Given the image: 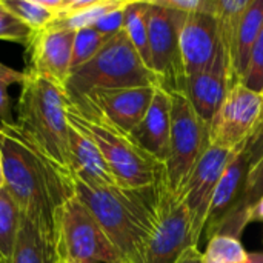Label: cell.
Listing matches in <instances>:
<instances>
[{
    "mask_svg": "<svg viewBox=\"0 0 263 263\" xmlns=\"http://www.w3.org/2000/svg\"><path fill=\"white\" fill-rule=\"evenodd\" d=\"M0 153L5 188L22 214L57 239L60 211L76 196L71 173L48 159L15 123L2 125Z\"/></svg>",
    "mask_w": 263,
    "mask_h": 263,
    "instance_id": "cell-1",
    "label": "cell"
},
{
    "mask_svg": "<svg viewBox=\"0 0 263 263\" xmlns=\"http://www.w3.org/2000/svg\"><path fill=\"white\" fill-rule=\"evenodd\" d=\"M76 196L96 217L125 263H137L153 234L168 182L151 188H89L76 182Z\"/></svg>",
    "mask_w": 263,
    "mask_h": 263,
    "instance_id": "cell-2",
    "label": "cell"
},
{
    "mask_svg": "<svg viewBox=\"0 0 263 263\" xmlns=\"http://www.w3.org/2000/svg\"><path fill=\"white\" fill-rule=\"evenodd\" d=\"M17 100V128L55 165L68 168L69 120L63 86L26 71Z\"/></svg>",
    "mask_w": 263,
    "mask_h": 263,
    "instance_id": "cell-3",
    "label": "cell"
},
{
    "mask_svg": "<svg viewBox=\"0 0 263 263\" xmlns=\"http://www.w3.org/2000/svg\"><path fill=\"white\" fill-rule=\"evenodd\" d=\"M68 120L86 131L103 154L117 186L151 188L166 180L165 165L140 149L128 134L119 131L88 108L68 103Z\"/></svg>",
    "mask_w": 263,
    "mask_h": 263,
    "instance_id": "cell-4",
    "label": "cell"
},
{
    "mask_svg": "<svg viewBox=\"0 0 263 263\" xmlns=\"http://www.w3.org/2000/svg\"><path fill=\"white\" fill-rule=\"evenodd\" d=\"M139 86L160 88V83L122 31L112 35L88 63L71 71L63 91L68 103H76L94 89Z\"/></svg>",
    "mask_w": 263,
    "mask_h": 263,
    "instance_id": "cell-5",
    "label": "cell"
},
{
    "mask_svg": "<svg viewBox=\"0 0 263 263\" xmlns=\"http://www.w3.org/2000/svg\"><path fill=\"white\" fill-rule=\"evenodd\" d=\"M171 139L165 163L168 188L180 197L194 166L210 148V125L194 111L183 92H170Z\"/></svg>",
    "mask_w": 263,
    "mask_h": 263,
    "instance_id": "cell-6",
    "label": "cell"
},
{
    "mask_svg": "<svg viewBox=\"0 0 263 263\" xmlns=\"http://www.w3.org/2000/svg\"><path fill=\"white\" fill-rule=\"evenodd\" d=\"M62 263H125L96 217L74 196L62 208L57 223Z\"/></svg>",
    "mask_w": 263,
    "mask_h": 263,
    "instance_id": "cell-7",
    "label": "cell"
},
{
    "mask_svg": "<svg viewBox=\"0 0 263 263\" xmlns=\"http://www.w3.org/2000/svg\"><path fill=\"white\" fill-rule=\"evenodd\" d=\"M186 14L149 2V52L151 71L166 92H183L186 76L180 51V31Z\"/></svg>",
    "mask_w": 263,
    "mask_h": 263,
    "instance_id": "cell-8",
    "label": "cell"
},
{
    "mask_svg": "<svg viewBox=\"0 0 263 263\" xmlns=\"http://www.w3.org/2000/svg\"><path fill=\"white\" fill-rule=\"evenodd\" d=\"M263 131V94L237 83L210 123V145L236 149Z\"/></svg>",
    "mask_w": 263,
    "mask_h": 263,
    "instance_id": "cell-9",
    "label": "cell"
},
{
    "mask_svg": "<svg viewBox=\"0 0 263 263\" xmlns=\"http://www.w3.org/2000/svg\"><path fill=\"white\" fill-rule=\"evenodd\" d=\"M197 245L190 211L168 188L162 197L157 225L137 263H177L188 248Z\"/></svg>",
    "mask_w": 263,
    "mask_h": 263,
    "instance_id": "cell-10",
    "label": "cell"
},
{
    "mask_svg": "<svg viewBox=\"0 0 263 263\" xmlns=\"http://www.w3.org/2000/svg\"><path fill=\"white\" fill-rule=\"evenodd\" d=\"M156 89L157 86L94 89L79 102L69 105L91 109L109 125L129 136L146 116Z\"/></svg>",
    "mask_w": 263,
    "mask_h": 263,
    "instance_id": "cell-11",
    "label": "cell"
},
{
    "mask_svg": "<svg viewBox=\"0 0 263 263\" xmlns=\"http://www.w3.org/2000/svg\"><path fill=\"white\" fill-rule=\"evenodd\" d=\"M239 148L222 149V148H216V146L210 145V148L203 153V156L194 166V170L179 197L185 203L186 210L191 214L193 230L199 240L205 230L208 208H210L211 199L214 196L216 186H217L223 171L227 170L230 162L237 154Z\"/></svg>",
    "mask_w": 263,
    "mask_h": 263,
    "instance_id": "cell-12",
    "label": "cell"
},
{
    "mask_svg": "<svg viewBox=\"0 0 263 263\" xmlns=\"http://www.w3.org/2000/svg\"><path fill=\"white\" fill-rule=\"evenodd\" d=\"M260 134L256 136L254 139L245 142L239 148L237 154L230 162V165L223 171V174L216 186L214 196H213L210 208H208L206 223H205V230H203V234L208 240H211L214 236L220 234L222 228L230 220V217L233 216L236 206L239 205V202L242 199L247 176H248V171L254 160L256 143H257Z\"/></svg>",
    "mask_w": 263,
    "mask_h": 263,
    "instance_id": "cell-13",
    "label": "cell"
},
{
    "mask_svg": "<svg viewBox=\"0 0 263 263\" xmlns=\"http://www.w3.org/2000/svg\"><path fill=\"white\" fill-rule=\"evenodd\" d=\"M76 31L49 23L34 31L26 46V71L65 85L72 69V45Z\"/></svg>",
    "mask_w": 263,
    "mask_h": 263,
    "instance_id": "cell-14",
    "label": "cell"
},
{
    "mask_svg": "<svg viewBox=\"0 0 263 263\" xmlns=\"http://www.w3.org/2000/svg\"><path fill=\"white\" fill-rule=\"evenodd\" d=\"M180 51L186 79L210 69L223 54L217 20L211 14H186L180 31Z\"/></svg>",
    "mask_w": 263,
    "mask_h": 263,
    "instance_id": "cell-15",
    "label": "cell"
},
{
    "mask_svg": "<svg viewBox=\"0 0 263 263\" xmlns=\"http://www.w3.org/2000/svg\"><path fill=\"white\" fill-rule=\"evenodd\" d=\"M68 168L72 179L89 188H111L117 182L91 136L69 122Z\"/></svg>",
    "mask_w": 263,
    "mask_h": 263,
    "instance_id": "cell-16",
    "label": "cell"
},
{
    "mask_svg": "<svg viewBox=\"0 0 263 263\" xmlns=\"http://www.w3.org/2000/svg\"><path fill=\"white\" fill-rule=\"evenodd\" d=\"M129 139L146 154L166 163L171 139V97L162 88L156 89L153 103L143 120L131 131Z\"/></svg>",
    "mask_w": 263,
    "mask_h": 263,
    "instance_id": "cell-17",
    "label": "cell"
},
{
    "mask_svg": "<svg viewBox=\"0 0 263 263\" xmlns=\"http://www.w3.org/2000/svg\"><path fill=\"white\" fill-rule=\"evenodd\" d=\"M230 88L231 79L225 55L222 54L210 69L186 79L185 96L188 97L194 111L210 125L225 100Z\"/></svg>",
    "mask_w": 263,
    "mask_h": 263,
    "instance_id": "cell-18",
    "label": "cell"
},
{
    "mask_svg": "<svg viewBox=\"0 0 263 263\" xmlns=\"http://www.w3.org/2000/svg\"><path fill=\"white\" fill-rule=\"evenodd\" d=\"M8 263H62L57 239L23 216L17 242Z\"/></svg>",
    "mask_w": 263,
    "mask_h": 263,
    "instance_id": "cell-19",
    "label": "cell"
},
{
    "mask_svg": "<svg viewBox=\"0 0 263 263\" xmlns=\"http://www.w3.org/2000/svg\"><path fill=\"white\" fill-rule=\"evenodd\" d=\"M251 0H216L214 17L217 20L219 37L228 66L231 86L237 85L236 79V62H237V43L243 14Z\"/></svg>",
    "mask_w": 263,
    "mask_h": 263,
    "instance_id": "cell-20",
    "label": "cell"
},
{
    "mask_svg": "<svg viewBox=\"0 0 263 263\" xmlns=\"http://www.w3.org/2000/svg\"><path fill=\"white\" fill-rule=\"evenodd\" d=\"M263 197V131L256 143V156L247 176L245 188L239 205L236 206L233 216L225 223L219 236H231L239 239L243 230L248 227L247 214L250 208Z\"/></svg>",
    "mask_w": 263,
    "mask_h": 263,
    "instance_id": "cell-21",
    "label": "cell"
},
{
    "mask_svg": "<svg viewBox=\"0 0 263 263\" xmlns=\"http://www.w3.org/2000/svg\"><path fill=\"white\" fill-rule=\"evenodd\" d=\"M263 29V0H251L240 25L239 43H237V62H236V79L242 83L253 48Z\"/></svg>",
    "mask_w": 263,
    "mask_h": 263,
    "instance_id": "cell-22",
    "label": "cell"
},
{
    "mask_svg": "<svg viewBox=\"0 0 263 263\" xmlns=\"http://www.w3.org/2000/svg\"><path fill=\"white\" fill-rule=\"evenodd\" d=\"M149 2L129 0L125 8V25L126 32L134 49L140 55L142 62L151 69V52H149Z\"/></svg>",
    "mask_w": 263,
    "mask_h": 263,
    "instance_id": "cell-23",
    "label": "cell"
},
{
    "mask_svg": "<svg viewBox=\"0 0 263 263\" xmlns=\"http://www.w3.org/2000/svg\"><path fill=\"white\" fill-rule=\"evenodd\" d=\"M22 211L6 188L0 191V263H8L22 225Z\"/></svg>",
    "mask_w": 263,
    "mask_h": 263,
    "instance_id": "cell-24",
    "label": "cell"
},
{
    "mask_svg": "<svg viewBox=\"0 0 263 263\" xmlns=\"http://www.w3.org/2000/svg\"><path fill=\"white\" fill-rule=\"evenodd\" d=\"M128 0H89L85 8L65 15L59 17L52 22V25L71 29V31H79L83 28H92L105 14L123 6Z\"/></svg>",
    "mask_w": 263,
    "mask_h": 263,
    "instance_id": "cell-25",
    "label": "cell"
},
{
    "mask_svg": "<svg viewBox=\"0 0 263 263\" xmlns=\"http://www.w3.org/2000/svg\"><path fill=\"white\" fill-rule=\"evenodd\" d=\"M2 3L32 31L43 29L55 20V14L43 0H2Z\"/></svg>",
    "mask_w": 263,
    "mask_h": 263,
    "instance_id": "cell-26",
    "label": "cell"
},
{
    "mask_svg": "<svg viewBox=\"0 0 263 263\" xmlns=\"http://www.w3.org/2000/svg\"><path fill=\"white\" fill-rule=\"evenodd\" d=\"M248 257L240 240L231 236H214L202 254L203 263H248Z\"/></svg>",
    "mask_w": 263,
    "mask_h": 263,
    "instance_id": "cell-27",
    "label": "cell"
},
{
    "mask_svg": "<svg viewBox=\"0 0 263 263\" xmlns=\"http://www.w3.org/2000/svg\"><path fill=\"white\" fill-rule=\"evenodd\" d=\"M111 37L103 35L94 28H83L76 31L74 45H72V69L80 68L88 63L109 40Z\"/></svg>",
    "mask_w": 263,
    "mask_h": 263,
    "instance_id": "cell-28",
    "label": "cell"
},
{
    "mask_svg": "<svg viewBox=\"0 0 263 263\" xmlns=\"http://www.w3.org/2000/svg\"><path fill=\"white\" fill-rule=\"evenodd\" d=\"M26 79L25 71L14 69L0 62V123L2 125H14L15 120L11 111V100L8 94V88L11 85H22Z\"/></svg>",
    "mask_w": 263,
    "mask_h": 263,
    "instance_id": "cell-29",
    "label": "cell"
},
{
    "mask_svg": "<svg viewBox=\"0 0 263 263\" xmlns=\"http://www.w3.org/2000/svg\"><path fill=\"white\" fill-rule=\"evenodd\" d=\"M34 31L9 12L0 0V40L28 46Z\"/></svg>",
    "mask_w": 263,
    "mask_h": 263,
    "instance_id": "cell-30",
    "label": "cell"
},
{
    "mask_svg": "<svg viewBox=\"0 0 263 263\" xmlns=\"http://www.w3.org/2000/svg\"><path fill=\"white\" fill-rule=\"evenodd\" d=\"M242 85L263 94V29L253 48Z\"/></svg>",
    "mask_w": 263,
    "mask_h": 263,
    "instance_id": "cell-31",
    "label": "cell"
},
{
    "mask_svg": "<svg viewBox=\"0 0 263 263\" xmlns=\"http://www.w3.org/2000/svg\"><path fill=\"white\" fill-rule=\"evenodd\" d=\"M157 5L180 11L185 14L193 12H205V14H214V3L216 0H154Z\"/></svg>",
    "mask_w": 263,
    "mask_h": 263,
    "instance_id": "cell-32",
    "label": "cell"
},
{
    "mask_svg": "<svg viewBox=\"0 0 263 263\" xmlns=\"http://www.w3.org/2000/svg\"><path fill=\"white\" fill-rule=\"evenodd\" d=\"M128 2L123 6H120V8L105 14L92 28L97 29L99 32H102L106 37H112V35L122 32L123 31V25H125V8H126Z\"/></svg>",
    "mask_w": 263,
    "mask_h": 263,
    "instance_id": "cell-33",
    "label": "cell"
},
{
    "mask_svg": "<svg viewBox=\"0 0 263 263\" xmlns=\"http://www.w3.org/2000/svg\"><path fill=\"white\" fill-rule=\"evenodd\" d=\"M247 222H248V225L253 222H263V197L250 208V211L247 214Z\"/></svg>",
    "mask_w": 263,
    "mask_h": 263,
    "instance_id": "cell-34",
    "label": "cell"
},
{
    "mask_svg": "<svg viewBox=\"0 0 263 263\" xmlns=\"http://www.w3.org/2000/svg\"><path fill=\"white\" fill-rule=\"evenodd\" d=\"M177 263H203L202 253L199 251L197 247H191L183 253V256L177 260Z\"/></svg>",
    "mask_w": 263,
    "mask_h": 263,
    "instance_id": "cell-35",
    "label": "cell"
},
{
    "mask_svg": "<svg viewBox=\"0 0 263 263\" xmlns=\"http://www.w3.org/2000/svg\"><path fill=\"white\" fill-rule=\"evenodd\" d=\"M248 263H263V253H251Z\"/></svg>",
    "mask_w": 263,
    "mask_h": 263,
    "instance_id": "cell-36",
    "label": "cell"
},
{
    "mask_svg": "<svg viewBox=\"0 0 263 263\" xmlns=\"http://www.w3.org/2000/svg\"><path fill=\"white\" fill-rule=\"evenodd\" d=\"M5 188V174H3V159H2V153H0V191Z\"/></svg>",
    "mask_w": 263,
    "mask_h": 263,
    "instance_id": "cell-37",
    "label": "cell"
},
{
    "mask_svg": "<svg viewBox=\"0 0 263 263\" xmlns=\"http://www.w3.org/2000/svg\"><path fill=\"white\" fill-rule=\"evenodd\" d=\"M0 128H2V123H0Z\"/></svg>",
    "mask_w": 263,
    "mask_h": 263,
    "instance_id": "cell-38",
    "label": "cell"
}]
</instances>
